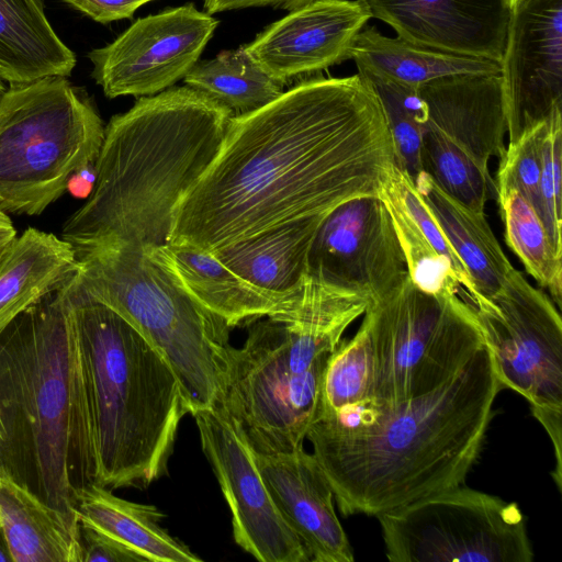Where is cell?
Wrapping results in <instances>:
<instances>
[{
  "label": "cell",
  "mask_w": 562,
  "mask_h": 562,
  "mask_svg": "<svg viewBox=\"0 0 562 562\" xmlns=\"http://www.w3.org/2000/svg\"><path fill=\"white\" fill-rule=\"evenodd\" d=\"M395 151L360 75L301 80L233 116L211 165L175 212L170 244L216 251L282 224L376 195Z\"/></svg>",
  "instance_id": "1"
},
{
  "label": "cell",
  "mask_w": 562,
  "mask_h": 562,
  "mask_svg": "<svg viewBox=\"0 0 562 562\" xmlns=\"http://www.w3.org/2000/svg\"><path fill=\"white\" fill-rule=\"evenodd\" d=\"M503 387L485 344L424 395L315 418L306 439L342 515L376 516L463 484Z\"/></svg>",
  "instance_id": "2"
},
{
  "label": "cell",
  "mask_w": 562,
  "mask_h": 562,
  "mask_svg": "<svg viewBox=\"0 0 562 562\" xmlns=\"http://www.w3.org/2000/svg\"><path fill=\"white\" fill-rule=\"evenodd\" d=\"M76 340V449L83 485L144 488L162 476L189 413L170 366L76 273L61 286Z\"/></svg>",
  "instance_id": "3"
},
{
  "label": "cell",
  "mask_w": 562,
  "mask_h": 562,
  "mask_svg": "<svg viewBox=\"0 0 562 562\" xmlns=\"http://www.w3.org/2000/svg\"><path fill=\"white\" fill-rule=\"evenodd\" d=\"M233 116L188 86L140 97L114 115L94 161L92 191L61 231L76 257L167 245L178 204L213 161Z\"/></svg>",
  "instance_id": "4"
},
{
  "label": "cell",
  "mask_w": 562,
  "mask_h": 562,
  "mask_svg": "<svg viewBox=\"0 0 562 562\" xmlns=\"http://www.w3.org/2000/svg\"><path fill=\"white\" fill-rule=\"evenodd\" d=\"M76 340L61 288L0 333V472L76 515L83 486L76 449Z\"/></svg>",
  "instance_id": "5"
},
{
  "label": "cell",
  "mask_w": 562,
  "mask_h": 562,
  "mask_svg": "<svg viewBox=\"0 0 562 562\" xmlns=\"http://www.w3.org/2000/svg\"><path fill=\"white\" fill-rule=\"evenodd\" d=\"M83 288L162 356L189 413L216 406L228 371L227 324L198 302L153 249L120 246L76 257Z\"/></svg>",
  "instance_id": "6"
},
{
  "label": "cell",
  "mask_w": 562,
  "mask_h": 562,
  "mask_svg": "<svg viewBox=\"0 0 562 562\" xmlns=\"http://www.w3.org/2000/svg\"><path fill=\"white\" fill-rule=\"evenodd\" d=\"M103 136L94 106L66 77L11 83L0 101V211L41 214L95 161Z\"/></svg>",
  "instance_id": "7"
},
{
  "label": "cell",
  "mask_w": 562,
  "mask_h": 562,
  "mask_svg": "<svg viewBox=\"0 0 562 562\" xmlns=\"http://www.w3.org/2000/svg\"><path fill=\"white\" fill-rule=\"evenodd\" d=\"M245 344L231 346L217 403L257 453L303 447L316 417L333 351L282 321L251 323Z\"/></svg>",
  "instance_id": "8"
},
{
  "label": "cell",
  "mask_w": 562,
  "mask_h": 562,
  "mask_svg": "<svg viewBox=\"0 0 562 562\" xmlns=\"http://www.w3.org/2000/svg\"><path fill=\"white\" fill-rule=\"evenodd\" d=\"M373 352L370 396L395 403L424 395L485 345L473 306L457 293L432 294L407 277L363 314Z\"/></svg>",
  "instance_id": "9"
},
{
  "label": "cell",
  "mask_w": 562,
  "mask_h": 562,
  "mask_svg": "<svg viewBox=\"0 0 562 562\" xmlns=\"http://www.w3.org/2000/svg\"><path fill=\"white\" fill-rule=\"evenodd\" d=\"M391 562H531L515 502L463 484L375 516Z\"/></svg>",
  "instance_id": "10"
},
{
  "label": "cell",
  "mask_w": 562,
  "mask_h": 562,
  "mask_svg": "<svg viewBox=\"0 0 562 562\" xmlns=\"http://www.w3.org/2000/svg\"><path fill=\"white\" fill-rule=\"evenodd\" d=\"M503 386L530 404L552 441V477L562 482V319L560 310L517 269L490 299L472 304Z\"/></svg>",
  "instance_id": "11"
},
{
  "label": "cell",
  "mask_w": 562,
  "mask_h": 562,
  "mask_svg": "<svg viewBox=\"0 0 562 562\" xmlns=\"http://www.w3.org/2000/svg\"><path fill=\"white\" fill-rule=\"evenodd\" d=\"M419 90L427 108L423 171L452 198L484 212L494 188L488 162L506 149L501 74L443 77Z\"/></svg>",
  "instance_id": "12"
},
{
  "label": "cell",
  "mask_w": 562,
  "mask_h": 562,
  "mask_svg": "<svg viewBox=\"0 0 562 562\" xmlns=\"http://www.w3.org/2000/svg\"><path fill=\"white\" fill-rule=\"evenodd\" d=\"M217 25L193 3L139 18L112 43L88 54L92 77L110 99L157 94L186 77Z\"/></svg>",
  "instance_id": "13"
},
{
  "label": "cell",
  "mask_w": 562,
  "mask_h": 562,
  "mask_svg": "<svg viewBox=\"0 0 562 562\" xmlns=\"http://www.w3.org/2000/svg\"><path fill=\"white\" fill-rule=\"evenodd\" d=\"M191 415L202 450L228 504L236 543L260 562L311 561L273 503L254 450L240 429L217 406L200 408Z\"/></svg>",
  "instance_id": "14"
},
{
  "label": "cell",
  "mask_w": 562,
  "mask_h": 562,
  "mask_svg": "<svg viewBox=\"0 0 562 562\" xmlns=\"http://www.w3.org/2000/svg\"><path fill=\"white\" fill-rule=\"evenodd\" d=\"M307 274L378 301L408 277L392 218L378 195L351 199L323 221L312 243Z\"/></svg>",
  "instance_id": "15"
},
{
  "label": "cell",
  "mask_w": 562,
  "mask_h": 562,
  "mask_svg": "<svg viewBox=\"0 0 562 562\" xmlns=\"http://www.w3.org/2000/svg\"><path fill=\"white\" fill-rule=\"evenodd\" d=\"M499 64L510 143L562 108V0L512 10Z\"/></svg>",
  "instance_id": "16"
},
{
  "label": "cell",
  "mask_w": 562,
  "mask_h": 562,
  "mask_svg": "<svg viewBox=\"0 0 562 562\" xmlns=\"http://www.w3.org/2000/svg\"><path fill=\"white\" fill-rule=\"evenodd\" d=\"M371 18L367 0H314L289 11L243 47L286 86L350 59L352 44Z\"/></svg>",
  "instance_id": "17"
},
{
  "label": "cell",
  "mask_w": 562,
  "mask_h": 562,
  "mask_svg": "<svg viewBox=\"0 0 562 562\" xmlns=\"http://www.w3.org/2000/svg\"><path fill=\"white\" fill-rule=\"evenodd\" d=\"M372 18L429 48L501 61L508 0H367Z\"/></svg>",
  "instance_id": "18"
},
{
  "label": "cell",
  "mask_w": 562,
  "mask_h": 562,
  "mask_svg": "<svg viewBox=\"0 0 562 562\" xmlns=\"http://www.w3.org/2000/svg\"><path fill=\"white\" fill-rule=\"evenodd\" d=\"M254 453L273 503L311 561L352 562L353 551L337 517L331 487L313 453L303 447L284 453Z\"/></svg>",
  "instance_id": "19"
},
{
  "label": "cell",
  "mask_w": 562,
  "mask_h": 562,
  "mask_svg": "<svg viewBox=\"0 0 562 562\" xmlns=\"http://www.w3.org/2000/svg\"><path fill=\"white\" fill-rule=\"evenodd\" d=\"M376 195L390 213L412 283L432 294L457 293L472 305L481 294L413 178L394 162Z\"/></svg>",
  "instance_id": "20"
},
{
  "label": "cell",
  "mask_w": 562,
  "mask_h": 562,
  "mask_svg": "<svg viewBox=\"0 0 562 562\" xmlns=\"http://www.w3.org/2000/svg\"><path fill=\"white\" fill-rule=\"evenodd\" d=\"M149 249L198 302L222 318L229 328L251 324L262 317L286 316L300 302L301 295L279 296L257 288L210 251L170 243Z\"/></svg>",
  "instance_id": "21"
},
{
  "label": "cell",
  "mask_w": 562,
  "mask_h": 562,
  "mask_svg": "<svg viewBox=\"0 0 562 562\" xmlns=\"http://www.w3.org/2000/svg\"><path fill=\"white\" fill-rule=\"evenodd\" d=\"M0 527L11 562H81L77 516L49 506L3 472Z\"/></svg>",
  "instance_id": "22"
},
{
  "label": "cell",
  "mask_w": 562,
  "mask_h": 562,
  "mask_svg": "<svg viewBox=\"0 0 562 562\" xmlns=\"http://www.w3.org/2000/svg\"><path fill=\"white\" fill-rule=\"evenodd\" d=\"M325 217L286 223L212 254L236 274L272 294L301 295L312 243Z\"/></svg>",
  "instance_id": "23"
},
{
  "label": "cell",
  "mask_w": 562,
  "mask_h": 562,
  "mask_svg": "<svg viewBox=\"0 0 562 562\" xmlns=\"http://www.w3.org/2000/svg\"><path fill=\"white\" fill-rule=\"evenodd\" d=\"M76 271L75 250L63 238L32 227L16 236L0 258V333Z\"/></svg>",
  "instance_id": "24"
},
{
  "label": "cell",
  "mask_w": 562,
  "mask_h": 562,
  "mask_svg": "<svg viewBox=\"0 0 562 562\" xmlns=\"http://www.w3.org/2000/svg\"><path fill=\"white\" fill-rule=\"evenodd\" d=\"M74 512L81 525L114 538L147 562L202 561L162 528L164 515L156 506L126 501L98 483L76 488Z\"/></svg>",
  "instance_id": "25"
},
{
  "label": "cell",
  "mask_w": 562,
  "mask_h": 562,
  "mask_svg": "<svg viewBox=\"0 0 562 562\" xmlns=\"http://www.w3.org/2000/svg\"><path fill=\"white\" fill-rule=\"evenodd\" d=\"M72 50L48 22L41 0H0V76L11 83L67 77Z\"/></svg>",
  "instance_id": "26"
},
{
  "label": "cell",
  "mask_w": 562,
  "mask_h": 562,
  "mask_svg": "<svg viewBox=\"0 0 562 562\" xmlns=\"http://www.w3.org/2000/svg\"><path fill=\"white\" fill-rule=\"evenodd\" d=\"M414 182L449 243L469 271L481 296L493 297L515 270L484 212L445 192L425 171Z\"/></svg>",
  "instance_id": "27"
},
{
  "label": "cell",
  "mask_w": 562,
  "mask_h": 562,
  "mask_svg": "<svg viewBox=\"0 0 562 562\" xmlns=\"http://www.w3.org/2000/svg\"><path fill=\"white\" fill-rule=\"evenodd\" d=\"M350 59L358 70L416 87L456 75L501 74L498 61L429 48L400 36L389 37L374 26L359 32Z\"/></svg>",
  "instance_id": "28"
},
{
  "label": "cell",
  "mask_w": 562,
  "mask_h": 562,
  "mask_svg": "<svg viewBox=\"0 0 562 562\" xmlns=\"http://www.w3.org/2000/svg\"><path fill=\"white\" fill-rule=\"evenodd\" d=\"M193 88L228 109L234 116L255 112L284 92L241 46L199 60L183 78Z\"/></svg>",
  "instance_id": "29"
},
{
  "label": "cell",
  "mask_w": 562,
  "mask_h": 562,
  "mask_svg": "<svg viewBox=\"0 0 562 562\" xmlns=\"http://www.w3.org/2000/svg\"><path fill=\"white\" fill-rule=\"evenodd\" d=\"M494 189L507 246L538 285L548 290L560 310L562 306V256L554 250L532 205L517 189L510 186H496Z\"/></svg>",
  "instance_id": "30"
},
{
  "label": "cell",
  "mask_w": 562,
  "mask_h": 562,
  "mask_svg": "<svg viewBox=\"0 0 562 562\" xmlns=\"http://www.w3.org/2000/svg\"><path fill=\"white\" fill-rule=\"evenodd\" d=\"M373 381V352L363 323L349 340H341L327 362L316 416L331 415L352 407L370 396Z\"/></svg>",
  "instance_id": "31"
},
{
  "label": "cell",
  "mask_w": 562,
  "mask_h": 562,
  "mask_svg": "<svg viewBox=\"0 0 562 562\" xmlns=\"http://www.w3.org/2000/svg\"><path fill=\"white\" fill-rule=\"evenodd\" d=\"M378 95L392 135L395 164L413 179L423 171L422 115L418 103L396 82L376 74L359 70Z\"/></svg>",
  "instance_id": "32"
},
{
  "label": "cell",
  "mask_w": 562,
  "mask_h": 562,
  "mask_svg": "<svg viewBox=\"0 0 562 562\" xmlns=\"http://www.w3.org/2000/svg\"><path fill=\"white\" fill-rule=\"evenodd\" d=\"M562 108L544 122L541 138L540 194L542 224L558 255L562 256Z\"/></svg>",
  "instance_id": "33"
},
{
  "label": "cell",
  "mask_w": 562,
  "mask_h": 562,
  "mask_svg": "<svg viewBox=\"0 0 562 562\" xmlns=\"http://www.w3.org/2000/svg\"><path fill=\"white\" fill-rule=\"evenodd\" d=\"M547 120V119H546ZM546 120L508 143L496 172V186H510L532 205L540 220L541 138ZM542 222V221H541Z\"/></svg>",
  "instance_id": "34"
},
{
  "label": "cell",
  "mask_w": 562,
  "mask_h": 562,
  "mask_svg": "<svg viewBox=\"0 0 562 562\" xmlns=\"http://www.w3.org/2000/svg\"><path fill=\"white\" fill-rule=\"evenodd\" d=\"M80 524V522H79ZM81 562H139L144 557L114 538L80 524Z\"/></svg>",
  "instance_id": "35"
},
{
  "label": "cell",
  "mask_w": 562,
  "mask_h": 562,
  "mask_svg": "<svg viewBox=\"0 0 562 562\" xmlns=\"http://www.w3.org/2000/svg\"><path fill=\"white\" fill-rule=\"evenodd\" d=\"M99 23L131 19L144 4L155 0H60Z\"/></svg>",
  "instance_id": "36"
},
{
  "label": "cell",
  "mask_w": 562,
  "mask_h": 562,
  "mask_svg": "<svg viewBox=\"0 0 562 562\" xmlns=\"http://www.w3.org/2000/svg\"><path fill=\"white\" fill-rule=\"evenodd\" d=\"M314 0H204L203 8L212 15L224 11L256 7H272L292 11Z\"/></svg>",
  "instance_id": "37"
},
{
  "label": "cell",
  "mask_w": 562,
  "mask_h": 562,
  "mask_svg": "<svg viewBox=\"0 0 562 562\" xmlns=\"http://www.w3.org/2000/svg\"><path fill=\"white\" fill-rule=\"evenodd\" d=\"M95 179L94 162L76 171L68 180L67 189L77 198H88Z\"/></svg>",
  "instance_id": "38"
},
{
  "label": "cell",
  "mask_w": 562,
  "mask_h": 562,
  "mask_svg": "<svg viewBox=\"0 0 562 562\" xmlns=\"http://www.w3.org/2000/svg\"><path fill=\"white\" fill-rule=\"evenodd\" d=\"M18 234L7 213L0 211V258L16 238Z\"/></svg>",
  "instance_id": "39"
},
{
  "label": "cell",
  "mask_w": 562,
  "mask_h": 562,
  "mask_svg": "<svg viewBox=\"0 0 562 562\" xmlns=\"http://www.w3.org/2000/svg\"><path fill=\"white\" fill-rule=\"evenodd\" d=\"M11 562V557L0 527V562Z\"/></svg>",
  "instance_id": "40"
},
{
  "label": "cell",
  "mask_w": 562,
  "mask_h": 562,
  "mask_svg": "<svg viewBox=\"0 0 562 562\" xmlns=\"http://www.w3.org/2000/svg\"><path fill=\"white\" fill-rule=\"evenodd\" d=\"M7 91V87L4 85V80L1 78L0 76V101L4 94V92Z\"/></svg>",
  "instance_id": "41"
},
{
  "label": "cell",
  "mask_w": 562,
  "mask_h": 562,
  "mask_svg": "<svg viewBox=\"0 0 562 562\" xmlns=\"http://www.w3.org/2000/svg\"><path fill=\"white\" fill-rule=\"evenodd\" d=\"M524 0H508L509 2V5L512 8V10L517 7L519 3H521Z\"/></svg>",
  "instance_id": "42"
},
{
  "label": "cell",
  "mask_w": 562,
  "mask_h": 562,
  "mask_svg": "<svg viewBox=\"0 0 562 562\" xmlns=\"http://www.w3.org/2000/svg\"><path fill=\"white\" fill-rule=\"evenodd\" d=\"M2 432H3V429H2V423H1V417H0V443L2 440ZM0 474H1V472H0Z\"/></svg>",
  "instance_id": "43"
}]
</instances>
